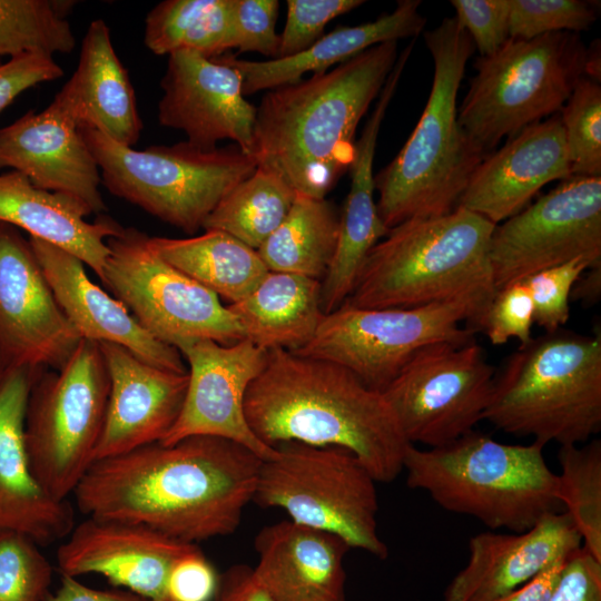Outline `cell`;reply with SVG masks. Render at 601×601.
I'll return each mask as SVG.
<instances>
[{
	"instance_id": "cell-1",
	"label": "cell",
	"mask_w": 601,
	"mask_h": 601,
	"mask_svg": "<svg viewBox=\"0 0 601 601\" xmlns=\"http://www.w3.org/2000/svg\"><path fill=\"white\" fill-rule=\"evenodd\" d=\"M262 462L231 440L191 435L96 460L72 495L86 516L141 524L196 544L238 529Z\"/></svg>"
},
{
	"instance_id": "cell-2",
	"label": "cell",
	"mask_w": 601,
	"mask_h": 601,
	"mask_svg": "<svg viewBox=\"0 0 601 601\" xmlns=\"http://www.w3.org/2000/svg\"><path fill=\"white\" fill-rule=\"evenodd\" d=\"M245 416L265 445L297 442L354 454L376 482L401 472L407 447L382 392L339 364L285 349L267 352L245 396Z\"/></svg>"
},
{
	"instance_id": "cell-3",
	"label": "cell",
	"mask_w": 601,
	"mask_h": 601,
	"mask_svg": "<svg viewBox=\"0 0 601 601\" xmlns=\"http://www.w3.org/2000/svg\"><path fill=\"white\" fill-rule=\"evenodd\" d=\"M397 41L268 90L256 107L254 157L296 194L326 198L355 154L356 128L397 60Z\"/></svg>"
},
{
	"instance_id": "cell-4",
	"label": "cell",
	"mask_w": 601,
	"mask_h": 601,
	"mask_svg": "<svg viewBox=\"0 0 601 601\" xmlns=\"http://www.w3.org/2000/svg\"><path fill=\"white\" fill-rule=\"evenodd\" d=\"M495 226L463 208L402 221L371 249L343 304L412 308L463 300L476 313L477 332L496 293L489 256Z\"/></svg>"
},
{
	"instance_id": "cell-5",
	"label": "cell",
	"mask_w": 601,
	"mask_h": 601,
	"mask_svg": "<svg viewBox=\"0 0 601 601\" xmlns=\"http://www.w3.org/2000/svg\"><path fill=\"white\" fill-rule=\"evenodd\" d=\"M424 40L434 63L427 102L396 157L374 177L377 211L387 229L455 210L473 171L487 156L457 121V92L475 50L471 37L451 17L425 31Z\"/></svg>"
},
{
	"instance_id": "cell-6",
	"label": "cell",
	"mask_w": 601,
	"mask_h": 601,
	"mask_svg": "<svg viewBox=\"0 0 601 601\" xmlns=\"http://www.w3.org/2000/svg\"><path fill=\"white\" fill-rule=\"evenodd\" d=\"M543 447L501 443L473 430L437 447L411 444L403 471L410 489L426 492L442 509L519 533L563 511Z\"/></svg>"
},
{
	"instance_id": "cell-7",
	"label": "cell",
	"mask_w": 601,
	"mask_h": 601,
	"mask_svg": "<svg viewBox=\"0 0 601 601\" xmlns=\"http://www.w3.org/2000/svg\"><path fill=\"white\" fill-rule=\"evenodd\" d=\"M484 420L543 445L585 443L601 428V333L559 328L521 344L494 375Z\"/></svg>"
},
{
	"instance_id": "cell-8",
	"label": "cell",
	"mask_w": 601,
	"mask_h": 601,
	"mask_svg": "<svg viewBox=\"0 0 601 601\" xmlns=\"http://www.w3.org/2000/svg\"><path fill=\"white\" fill-rule=\"evenodd\" d=\"M588 47L579 33L513 39L479 57L457 121L484 155L506 137L558 114L585 77Z\"/></svg>"
},
{
	"instance_id": "cell-9",
	"label": "cell",
	"mask_w": 601,
	"mask_h": 601,
	"mask_svg": "<svg viewBox=\"0 0 601 601\" xmlns=\"http://www.w3.org/2000/svg\"><path fill=\"white\" fill-rule=\"evenodd\" d=\"M79 128L110 194L188 235L203 228L218 203L258 166L236 145L205 150L186 140L136 150Z\"/></svg>"
},
{
	"instance_id": "cell-10",
	"label": "cell",
	"mask_w": 601,
	"mask_h": 601,
	"mask_svg": "<svg viewBox=\"0 0 601 601\" xmlns=\"http://www.w3.org/2000/svg\"><path fill=\"white\" fill-rule=\"evenodd\" d=\"M263 460L253 502L284 510L289 520L331 532L349 548L385 560L377 530L376 480L349 451L288 442Z\"/></svg>"
},
{
	"instance_id": "cell-11",
	"label": "cell",
	"mask_w": 601,
	"mask_h": 601,
	"mask_svg": "<svg viewBox=\"0 0 601 601\" xmlns=\"http://www.w3.org/2000/svg\"><path fill=\"white\" fill-rule=\"evenodd\" d=\"M110 380L100 345L81 339L66 365L41 367L26 410L24 437L31 470L43 489L67 500L95 461Z\"/></svg>"
},
{
	"instance_id": "cell-12",
	"label": "cell",
	"mask_w": 601,
	"mask_h": 601,
	"mask_svg": "<svg viewBox=\"0 0 601 601\" xmlns=\"http://www.w3.org/2000/svg\"><path fill=\"white\" fill-rule=\"evenodd\" d=\"M107 245L101 282L152 337L179 352L200 341L245 338L219 297L159 257L145 233L124 228Z\"/></svg>"
},
{
	"instance_id": "cell-13",
	"label": "cell",
	"mask_w": 601,
	"mask_h": 601,
	"mask_svg": "<svg viewBox=\"0 0 601 601\" xmlns=\"http://www.w3.org/2000/svg\"><path fill=\"white\" fill-rule=\"evenodd\" d=\"M476 321L474 308L463 300L412 308L342 304L325 314L311 342L293 353L339 364L383 392L423 347L473 339Z\"/></svg>"
},
{
	"instance_id": "cell-14",
	"label": "cell",
	"mask_w": 601,
	"mask_h": 601,
	"mask_svg": "<svg viewBox=\"0 0 601 601\" xmlns=\"http://www.w3.org/2000/svg\"><path fill=\"white\" fill-rule=\"evenodd\" d=\"M494 375L474 338L439 342L420 349L382 393L410 444L437 447L484 420Z\"/></svg>"
},
{
	"instance_id": "cell-15",
	"label": "cell",
	"mask_w": 601,
	"mask_h": 601,
	"mask_svg": "<svg viewBox=\"0 0 601 601\" xmlns=\"http://www.w3.org/2000/svg\"><path fill=\"white\" fill-rule=\"evenodd\" d=\"M489 256L496 290L577 258L601 266V176H572L496 225Z\"/></svg>"
},
{
	"instance_id": "cell-16",
	"label": "cell",
	"mask_w": 601,
	"mask_h": 601,
	"mask_svg": "<svg viewBox=\"0 0 601 601\" xmlns=\"http://www.w3.org/2000/svg\"><path fill=\"white\" fill-rule=\"evenodd\" d=\"M81 339L29 239L0 221V372L20 366L59 371Z\"/></svg>"
},
{
	"instance_id": "cell-17",
	"label": "cell",
	"mask_w": 601,
	"mask_h": 601,
	"mask_svg": "<svg viewBox=\"0 0 601 601\" xmlns=\"http://www.w3.org/2000/svg\"><path fill=\"white\" fill-rule=\"evenodd\" d=\"M160 87V125L184 131L198 148L210 150L229 139L254 156L256 107L245 99L242 75L221 56L189 50L168 55Z\"/></svg>"
},
{
	"instance_id": "cell-18",
	"label": "cell",
	"mask_w": 601,
	"mask_h": 601,
	"mask_svg": "<svg viewBox=\"0 0 601 601\" xmlns=\"http://www.w3.org/2000/svg\"><path fill=\"white\" fill-rule=\"evenodd\" d=\"M188 363V386L180 415L159 443L173 444L191 435H211L237 442L263 460L277 455L262 443L245 416V396L266 364L267 351L244 338L224 345L200 341L180 351Z\"/></svg>"
},
{
	"instance_id": "cell-19",
	"label": "cell",
	"mask_w": 601,
	"mask_h": 601,
	"mask_svg": "<svg viewBox=\"0 0 601 601\" xmlns=\"http://www.w3.org/2000/svg\"><path fill=\"white\" fill-rule=\"evenodd\" d=\"M195 546L141 524L87 516L75 524L56 558L60 574L96 573L149 601H167L174 564Z\"/></svg>"
},
{
	"instance_id": "cell-20",
	"label": "cell",
	"mask_w": 601,
	"mask_h": 601,
	"mask_svg": "<svg viewBox=\"0 0 601 601\" xmlns=\"http://www.w3.org/2000/svg\"><path fill=\"white\" fill-rule=\"evenodd\" d=\"M39 368L0 372V532H18L48 545L67 538L75 513L68 500L55 499L38 482L27 452L26 410Z\"/></svg>"
},
{
	"instance_id": "cell-21",
	"label": "cell",
	"mask_w": 601,
	"mask_h": 601,
	"mask_svg": "<svg viewBox=\"0 0 601 601\" xmlns=\"http://www.w3.org/2000/svg\"><path fill=\"white\" fill-rule=\"evenodd\" d=\"M99 345L110 388L95 461L161 442L180 415L189 378L188 372L154 366L121 345Z\"/></svg>"
},
{
	"instance_id": "cell-22",
	"label": "cell",
	"mask_w": 601,
	"mask_h": 601,
	"mask_svg": "<svg viewBox=\"0 0 601 601\" xmlns=\"http://www.w3.org/2000/svg\"><path fill=\"white\" fill-rule=\"evenodd\" d=\"M4 167L40 189L81 200L91 213L107 209L98 164L75 119L53 100L0 129V168Z\"/></svg>"
},
{
	"instance_id": "cell-23",
	"label": "cell",
	"mask_w": 601,
	"mask_h": 601,
	"mask_svg": "<svg viewBox=\"0 0 601 601\" xmlns=\"http://www.w3.org/2000/svg\"><path fill=\"white\" fill-rule=\"evenodd\" d=\"M572 177L559 112L525 127L475 168L457 208L494 225L516 215L546 184Z\"/></svg>"
},
{
	"instance_id": "cell-24",
	"label": "cell",
	"mask_w": 601,
	"mask_h": 601,
	"mask_svg": "<svg viewBox=\"0 0 601 601\" xmlns=\"http://www.w3.org/2000/svg\"><path fill=\"white\" fill-rule=\"evenodd\" d=\"M582 546L565 512L548 514L524 532L473 535L469 559L444 591V601H492L524 584Z\"/></svg>"
},
{
	"instance_id": "cell-25",
	"label": "cell",
	"mask_w": 601,
	"mask_h": 601,
	"mask_svg": "<svg viewBox=\"0 0 601 601\" xmlns=\"http://www.w3.org/2000/svg\"><path fill=\"white\" fill-rule=\"evenodd\" d=\"M29 242L57 303L81 338L118 344L154 366L188 372L180 352L152 337L121 302L91 282L82 260L42 239Z\"/></svg>"
},
{
	"instance_id": "cell-26",
	"label": "cell",
	"mask_w": 601,
	"mask_h": 601,
	"mask_svg": "<svg viewBox=\"0 0 601 601\" xmlns=\"http://www.w3.org/2000/svg\"><path fill=\"white\" fill-rule=\"evenodd\" d=\"M256 580L274 601H345L344 558L349 545L323 530L283 520L254 541Z\"/></svg>"
},
{
	"instance_id": "cell-27",
	"label": "cell",
	"mask_w": 601,
	"mask_h": 601,
	"mask_svg": "<svg viewBox=\"0 0 601 601\" xmlns=\"http://www.w3.org/2000/svg\"><path fill=\"white\" fill-rule=\"evenodd\" d=\"M405 66L404 60L395 63L355 144L349 167L351 187L341 211L337 248L322 280L321 305L325 314L347 299L368 253L388 231L374 200L373 164L381 126Z\"/></svg>"
},
{
	"instance_id": "cell-28",
	"label": "cell",
	"mask_w": 601,
	"mask_h": 601,
	"mask_svg": "<svg viewBox=\"0 0 601 601\" xmlns=\"http://www.w3.org/2000/svg\"><path fill=\"white\" fill-rule=\"evenodd\" d=\"M79 127L135 146L142 122L128 71L119 60L106 22H90L82 39L77 69L53 98Z\"/></svg>"
},
{
	"instance_id": "cell-29",
	"label": "cell",
	"mask_w": 601,
	"mask_h": 601,
	"mask_svg": "<svg viewBox=\"0 0 601 601\" xmlns=\"http://www.w3.org/2000/svg\"><path fill=\"white\" fill-rule=\"evenodd\" d=\"M90 214L81 200L40 189L19 171L0 174V221L71 253L101 280L109 255L105 239L119 235L124 227L107 216L89 223Z\"/></svg>"
},
{
	"instance_id": "cell-30",
	"label": "cell",
	"mask_w": 601,
	"mask_h": 601,
	"mask_svg": "<svg viewBox=\"0 0 601 601\" xmlns=\"http://www.w3.org/2000/svg\"><path fill=\"white\" fill-rule=\"evenodd\" d=\"M420 0H401L396 8L376 20L354 27H341L324 35L305 51L287 57L252 61L224 56L243 78V93L272 90L303 79L306 72L322 73L380 43L417 37L426 19Z\"/></svg>"
},
{
	"instance_id": "cell-31",
	"label": "cell",
	"mask_w": 601,
	"mask_h": 601,
	"mask_svg": "<svg viewBox=\"0 0 601 601\" xmlns=\"http://www.w3.org/2000/svg\"><path fill=\"white\" fill-rule=\"evenodd\" d=\"M321 292V280L268 272L248 295L227 307L245 338L259 348L296 352L311 342L325 315Z\"/></svg>"
},
{
	"instance_id": "cell-32",
	"label": "cell",
	"mask_w": 601,
	"mask_h": 601,
	"mask_svg": "<svg viewBox=\"0 0 601 601\" xmlns=\"http://www.w3.org/2000/svg\"><path fill=\"white\" fill-rule=\"evenodd\" d=\"M149 246L229 304L248 295L269 272L256 249L223 230L207 229L187 238L149 237Z\"/></svg>"
},
{
	"instance_id": "cell-33",
	"label": "cell",
	"mask_w": 601,
	"mask_h": 601,
	"mask_svg": "<svg viewBox=\"0 0 601 601\" xmlns=\"http://www.w3.org/2000/svg\"><path fill=\"white\" fill-rule=\"evenodd\" d=\"M341 211L326 198L296 194L282 224L258 247L269 272L323 280L336 252Z\"/></svg>"
},
{
	"instance_id": "cell-34",
	"label": "cell",
	"mask_w": 601,
	"mask_h": 601,
	"mask_svg": "<svg viewBox=\"0 0 601 601\" xmlns=\"http://www.w3.org/2000/svg\"><path fill=\"white\" fill-rule=\"evenodd\" d=\"M144 42L155 55L179 50L214 58L233 49L231 0H165L145 21Z\"/></svg>"
},
{
	"instance_id": "cell-35",
	"label": "cell",
	"mask_w": 601,
	"mask_h": 601,
	"mask_svg": "<svg viewBox=\"0 0 601 601\" xmlns=\"http://www.w3.org/2000/svg\"><path fill=\"white\" fill-rule=\"evenodd\" d=\"M295 196L279 175L257 166L218 203L203 228L223 230L257 250L282 224Z\"/></svg>"
},
{
	"instance_id": "cell-36",
	"label": "cell",
	"mask_w": 601,
	"mask_h": 601,
	"mask_svg": "<svg viewBox=\"0 0 601 601\" xmlns=\"http://www.w3.org/2000/svg\"><path fill=\"white\" fill-rule=\"evenodd\" d=\"M75 1L0 0V56L69 53L76 39L67 20Z\"/></svg>"
},
{
	"instance_id": "cell-37",
	"label": "cell",
	"mask_w": 601,
	"mask_h": 601,
	"mask_svg": "<svg viewBox=\"0 0 601 601\" xmlns=\"http://www.w3.org/2000/svg\"><path fill=\"white\" fill-rule=\"evenodd\" d=\"M556 494L582 546L601 561V442L560 446Z\"/></svg>"
},
{
	"instance_id": "cell-38",
	"label": "cell",
	"mask_w": 601,
	"mask_h": 601,
	"mask_svg": "<svg viewBox=\"0 0 601 601\" xmlns=\"http://www.w3.org/2000/svg\"><path fill=\"white\" fill-rule=\"evenodd\" d=\"M572 176H601V86L583 77L559 111Z\"/></svg>"
},
{
	"instance_id": "cell-39",
	"label": "cell",
	"mask_w": 601,
	"mask_h": 601,
	"mask_svg": "<svg viewBox=\"0 0 601 601\" xmlns=\"http://www.w3.org/2000/svg\"><path fill=\"white\" fill-rule=\"evenodd\" d=\"M52 565L29 536L0 532V601H43Z\"/></svg>"
},
{
	"instance_id": "cell-40",
	"label": "cell",
	"mask_w": 601,
	"mask_h": 601,
	"mask_svg": "<svg viewBox=\"0 0 601 601\" xmlns=\"http://www.w3.org/2000/svg\"><path fill=\"white\" fill-rule=\"evenodd\" d=\"M595 2L582 0H510L509 36L533 39L553 32L589 29L597 20Z\"/></svg>"
},
{
	"instance_id": "cell-41",
	"label": "cell",
	"mask_w": 601,
	"mask_h": 601,
	"mask_svg": "<svg viewBox=\"0 0 601 601\" xmlns=\"http://www.w3.org/2000/svg\"><path fill=\"white\" fill-rule=\"evenodd\" d=\"M589 268L587 260L577 258L522 279L532 299L534 323L548 333L562 328L570 317L572 287Z\"/></svg>"
},
{
	"instance_id": "cell-42",
	"label": "cell",
	"mask_w": 601,
	"mask_h": 601,
	"mask_svg": "<svg viewBox=\"0 0 601 601\" xmlns=\"http://www.w3.org/2000/svg\"><path fill=\"white\" fill-rule=\"evenodd\" d=\"M363 0H287L285 28L279 36L278 58L308 49L324 36L329 21L364 4Z\"/></svg>"
},
{
	"instance_id": "cell-43",
	"label": "cell",
	"mask_w": 601,
	"mask_h": 601,
	"mask_svg": "<svg viewBox=\"0 0 601 601\" xmlns=\"http://www.w3.org/2000/svg\"><path fill=\"white\" fill-rule=\"evenodd\" d=\"M533 323V304L529 289L519 280L496 290L477 331H483L493 345H503L511 338H518L524 344L532 337Z\"/></svg>"
},
{
	"instance_id": "cell-44",
	"label": "cell",
	"mask_w": 601,
	"mask_h": 601,
	"mask_svg": "<svg viewBox=\"0 0 601 601\" xmlns=\"http://www.w3.org/2000/svg\"><path fill=\"white\" fill-rule=\"evenodd\" d=\"M278 9L277 0H231L233 49L258 52L269 60L278 58Z\"/></svg>"
},
{
	"instance_id": "cell-45",
	"label": "cell",
	"mask_w": 601,
	"mask_h": 601,
	"mask_svg": "<svg viewBox=\"0 0 601 601\" xmlns=\"http://www.w3.org/2000/svg\"><path fill=\"white\" fill-rule=\"evenodd\" d=\"M451 4L481 57L493 55L510 38V0H452Z\"/></svg>"
},
{
	"instance_id": "cell-46",
	"label": "cell",
	"mask_w": 601,
	"mask_h": 601,
	"mask_svg": "<svg viewBox=\"0 0 601 601\" xmlns=\"http://www.w3.org/2000/svg\"><path fill=\"white\" fill-rule=\"evenodd\" d=\"M219 575L198 546L174 564L167 581V601H214Z\"/></svg>"
},
{
	"instance_id": "cell-47",
	"label": "cell",
	"mask_w": 601,
	"mask_h": 601,
	"mask_svg": "<svg viewBox=\"0 0 601 601\" xmlns=\"http://www.w3.org/2000/svg\"><path fill=\"white\" fill-rule=\"evenodd\" d=\"M62 75L61 67L50 56L24 53L10 58L0 65V112L27 89Z\"/></svg>"
},
{
	"instance_id": "cell-48",
	"label": "cell",
	"mask_w": 601,
	"mask_h": 601,
	"mask_svg": "<svg viewBox=\"0 0 601 601\" xmlns=\"http://www.w3.org/2000/svg\"><path fill=\"white\" fill-rule=\"evenodd\" d=\"M550 601H601V561L583 546L572 552Z\"/></svg>"
},
{
	"instance_id": "cell-49",
	"label": "cell",
	"mask_w": 601,
	"mask_h": 601,
	"mask_svg": "<svg viewBox=\"0 0 601 601\" xmlns=\"http://www.w3.org/2000/svg\"><path fill=\"white\" fill-rule=\"evenodd\" d=\"M214 601H274L256 580L253 568L238 564L219 575Z\"/></svg>"
},
{
	"instance_id": "cell-50",
	"label": "cell",
	"mask_w": 601,
	"mask_h": 601,
	"mask_svg": "<svg viewBox=\"0 0 601 601\" xmlns=\"http://www.w3.org/2000/svg\"><path fill=\"white\" fill-rule=\"evenodd\" d=\"M60 575L59 588L49 592L43 601H149L127 590H98L81 583L75 577Z\"/></svg>"
},
{
	"instance_id": "cell-51",
	"label": "cell",
	"mask_w": 601,
	"mask_h": 601,
	"mask_svg": "<svg viewBox=\"0 0 601 601\" xmlns=\"http://www.w3.org/2000/svg\"><path fill=\"white\" fill-rule=\"evenodd\" d=\"M566 559L556 562L524 584L492 601H550Z\"/></svg>"
},
{
	"instance_id": "cell-52",
	"label": "cell",
	"mask_w": 601,
	"mask_h": 601,
	"mask_svg": "<svg viewBox=\"0 0 601 601\" xmlns=\"http://www.w3.org/2000/svg\"><path fill=\"white\" fill-rule=\"evenodd\" d=\"M601 294V266L587 269L575 282L571 298L584 304H594Z\"/></svg>"
}]
</instances>
